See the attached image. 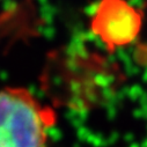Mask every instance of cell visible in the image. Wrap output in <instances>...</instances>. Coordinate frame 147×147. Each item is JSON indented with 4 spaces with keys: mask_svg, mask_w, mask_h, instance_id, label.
<instances>
[{
    "mask_svg": "<svg viewBox=\"0 0 147 147\" xmlns=\"http://www.w3.org/2000/svg\"><path fill=\"white\" fill-rule=\"evenodd\" d=\"M124 81L118 64L81 41L50 51L40 77L41 88L53 107L78 114L109 104Z\"/></svg>",
    "mask_w": 147,
    "mask_h": 147,
    "instance_id": "obj_1",
    "label": "cell"
},
{
    "mask_svg": "<svg viewBox=\"0 0 147 147\" xmlns=\"http://www.w3.org/2000/svg\"><path fill=\"white\" fill-rule=\"evenodd\" d=\"M56 123L52 107L20 87L0 88V147H49Z\"/></svg>",
    "mask_w": 147,
    "mask_h": 147,
    "instance_id": "obj_2",
    "label": "cell"
},
{
    "mask_svg": "<svg viewBox=\"0 0 147 147\" xmlns=\"http://www.w3.org/2000/svg\"><path fill=\"white\" fill-rule=\"evenodd\" d=\"M141 22V13L126 0H100L90 20V30L113 52L137 38Z\"/></svg>",
    "mask_w": 147,
    "mask_h": 147,
    "instance_id": "obj_3",
    "label": "cell"
},
{
    "mask_svg": "<svg viewBox=\"0 0 147 147\" xmlns=\"http://www.w3.org/2000/svg\"><path fill=\"white\" fill-rule=\"evenodd\" d=\"M38 19L32 0H22L0 13V41L12 44L27 40L37 32Z\"/></svg>",
    "mask_w": 147,
    "mask_h": 147,
    "instance_id": "obj_4",
    "label": "cell"
}]
</instances>
